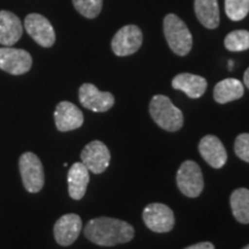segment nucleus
<instances>
[{
	"mask_svg": "<svg viewBox=\"0 0 249 249\" xmlns=\"http://www.w3.org/2000/svg\"><path fill=\"white\" fill-rule=\"evenodd\" d=\"M55 126L60 132H70L80 128L83 124V113L71 102H60L54 111Z\"/></svg>",
	"mask_w": 249,
	"mask_h": 249,
	"instance_id": "ddd939ff",
	"label": "nucleus"
},
{
	"mask_svg": "<svg viewBox=\"0 0 249 249\" xmlns=\"http://www.w3.org/2000/svg\"><path fill=\"white\" fill-rule=\"evenodd\" d=\"M225 12L232 21H240L249 13V0H225Z\"/></svg>",
	"mask_w": 249,
	"mask_h": 249,
	"instance_id": "4be33fe9",
	"label": "nucleus"
},
{
	"mask_svg": "<svg viewBox=\"0 0 249 249\" xmlns=\"http://www.w3.org/2000/svg\"><path fill=\"white\" fill-rule=\"evenodd\" d=\"M89 180V170L87 169L82 161L71 165L67 174V181L68 193L73 200H81L86 195Z\"/></svg>",
	"mask_w": 249,
	"mask_h": 249,
	"instance_id": "dca6fc26",
	"label": "nucleus"
},
{
	"mask_svg": "<svg viewBox=\"0 0 249 249\" xmlns=\"http://www.w3.org/2000/svg\"><path fill=\"white\" fill-rule=\"evenodd\" d=\"M73 5L85 18H95L101 13L103 0H73Z\"/></svg>",
	"mask_w": 249,
	"mask_h": 249,
	"instance_id": "5701e85b",
	"label": "nucleus"
},
{
	"mask_svg": "<svg viewBox=\"0 0 249 249\" xmlns=\"http://www.w3.org/2000/svg\"><path fill=\"white\" fill-rule=\"evenodd\" d=\"M185 249H214V246L211 244V242H198V244L196 245H193V246H189V247H187Z\"/></svg>",
	"mask_w": 249,
	"mask_h": 249,
	"instance_id": "393cba45",
	"label": "nucleus"
},
{
	"mask_svg": "<svg viewBox=\"0 0 249 249\" xmlns=\"http://www.w3.org/2000/svg\"><path fill=\"white\" fill-rule=\"evenodd\" d=\"M195 14L198 21L208 29L219 26V6L217 0H195Z\"/></svg>",
	"mask_w": 249,
	"mask_h": 249,
	"instance_id": "6ab92c4d",
	"label": "nucleus"
},
{
	"mask_svg": "<svg viewBox=\"0 0 249 249\" xmlns=\"http://www.w3.org/2000/svg\"><path fill=\"white\" fill-rule=\"evenodd\" d=\"M134 234V227L130 224L111 217L93 218L85 227L86 238L104 247L126 244L132 240Z\"/></svg>",
	"mask_w": 249,
	"mask_h": 249,
	"instance_id": "f257e3e1",
	"label": "nucleus"
},
{
	"mask_svg": "<svg viewBox=\"0 0 249 249\" xmlns=\"http://www.w3.org/2000/svg\"><path fill=\"white\" fill-rule=\"evenodd\" d=\"M177 185L187 197L200 196L204 187L203 174L200 166L193 160L183 161L177 172Z\"/></svg>",
	"mask_w": 249,
	"mask_h": 249,
	"instance_id": "39448f33",
	"label": "nucleus"
},
{
	"mask_svg": "<svg viewBox=\"0 0 249 249\" xmlns=\"http://www.w3.org/2000/svg\"><path fill=\"white\" fill-rule=\"evenodd\" d=\"M234 151L240 160L249 163V133H242L235 139Z\"/></svg>",
	"mask_w": 249,
	"mask_h": 249,
	"instance_id": "b1692460",
	"label": "nucleus"
},
{
	"mask_svg": "<svg viewBox=\"0 0 249 249\" xmlns=\"http://www.w3.org/2000/svg\"><path fill=\"white\" fill-rule=\"evenodd\" d=\"M24 188L29 193H38L44 187L45 176L42 161L34 152H24L18 160Z\"/></svg>",
	"mask_w": 249,
	"mask_h": 249,
	"instance_id": "20e7f679",
	"label": "nucleus"
},
{
	"mask_svg": "<svg viewBox=\"0 0 249 249\" xmlns=\"http://www.w3.org/2000/svg\"><path fill=\"white\" fill-rule=\"evenodd\" d=\"M81 160L89 172L101 174L105 172L110 165L111 154L107 145L102 141L95 140L83 148L81 152Z\"/></svg>",
	"mask_w": 249,
	"mask_h": 249,
	"instance_id": "6e6552de",
	"label": "nucleus"
},
{
	"mask_svg": "<svg viewBox=\"0 0 249 249\" xmlns=\"http://www.w3.org/2000/svg\"><path fill=\"white\" fill-rule=\"evenodd\" d=\"M244 82H245V86L249 89V67L247 68V71H246L244 74Z\"/></svg>",
	"mask_w": 249,
	"mask_h": 249,
	"instance_id": "a878e982",
	"label": "nucleus"
},
{
	"mask_svg": "<svg viewBox=\"0 0 249 249\" xmlns=\"http://www.w3.org/2000/svg\"><path fill=\"white\" fill-rule=\"evenodd\" d=\"M233 65H234V62H233L232 60H230V61H229V68H230V70H232Z\"/></svg>",
	"mask_w": 249,
	"mask_h": 249,
	"instance_id": "bb28decb",
	"label": "nucleus"
},
{
	"mask_svg": "<svg viewBox=\"0 0 249 249\" xmlns=\"http://www.w3.org/2000/svg\"><path fill=\"white\" fill-rule=\"evenodd\" d=\"M242 249H249V245H247V246H246V247H244Z\"/></svg>",
	"mask_w": 249,
	"mask_h": 249,
	"instance_id": "cd10ccee",
	"label": "nucleus"
},
{
	"mask_svg": "<svg viewBox=\"0 0 249 249\" xmlns=\"http://www.w3.org/2000/svg\"><path fill=\"white\" fill-rule=\"evenodd\" d=\"M22 23L17 15L8 11H0V44L14 45L22 37Z\"/></svg>",
	"mask_w": 249,
	"mask_h": 249,
	"instance_id": "2eb2a0df",
	"label": "nucleus"
},
{
	"mask_svg": "<svg viewBox=\"0 0 249 249\" xmlns=\"http://www.w3.org/2000/svg\"><path fill=\"white\" fill-rule=\"evenodd\" d=\"M172 87L176 90L185 92L191 98H200L203 96L208 87V82L204 77L195 74L181 73L174 76Z\"/></svg>",
	"mask_w": 249,
	"mask_h": 249,
	"instance_id": "f3484780",
	"label": "nucleus"
},
{
	"mask_svg": "<svg viewBox=\"0 0 249 249\" xmlns=\"http://www.w3.org/2000/svg\"><path fill=\"white\" fill-rule=\"evenodd\" d=\"M80 103L93 112H107L113 107L114 97L111 92L101 91L91 83H85L79 89Z\"/></svg>",
	"mask_w": 249,
	"mask_h": 249,
	"instance_id": "9b49d317",
	"label": "nucleus"
},
{
	"mask_svg": "<svg viewBox=\"0 0 249 249\" xmlns=\"http://www.w3.org/2000/svg\"><path fill=\"white\" fill-rule=\"evenodd\" d=\"M33 58L27 51L14 48L0 49V70L12 75H22L30 71Z\"/></svg>",
	"mask_w": 249,
	"mask_h": 249,
	"instance_id": "9d476101",
	"label": "nucleus"
},
{
	"mask_svg": "<svg viewBox=\"0 0 249 249\" xmlns=\"http://www.w3.org/2000/svg\"><path fill=\"white\" fill-rule=\"evenodd\" d=\"M24 28L37 44L43 48H51L55 42V33L52 24L40 14H29L24 18Z\"/></svg>",
	"mask_w": 249,
	"mask_h": 249,
	"instance_id": "1a4fd4ad",
	"label": "nucleus"
},
{
	"mask_svg": "<svg viewBox=\"0 0 249 249\" xmlns=\"http://www.w3.org/2000/svg\"><path fill=\"white\" fill-rule=\"evenodd\" d=\"M142 31L138 26L129 24L120 28L112 38L111 48L118 57L135 53L142 45Z\"/></svg>",
	"mask_w": 249,
	"mask_h": 249,
	"instance_id": "0eeeda50",
	"label": "nucleus"
},
{
	"mask_svg": "<svg viewBox=\"0 0 249 249\" xmlns=\"http://www.w3.org/2000/svg\"><path fill=\"white\" fill-rule=\"evenodd\" d=\"M230 204L235 219L241 224H249V189H235L230 197Z\"/></svg>",
	"mask_w": 249,
	"mask_h": 249,
	"instance_id": "aec40b11",
	"label": "nucleus"
},
{
	"mask_svg": "<svg viewBox=\"0 0 249 249\" xmlns=\"http://www.w3.org/2000/svg\"><path fill=\"white\" fill-rule=\"evenodd\" d=\"M224 45L229 51L241 52L249 49V31L234 30L225 37Z\"/></svg>",
	"mask_w": 249,
	"mask_h": 249,
	"instance_id": "412c9836",
	"label": "nucleus"
},
{
	"mask_svg": "<svg viewBox=\"0 0 249 249\" xmlns=\"http://www.w3.org/2000/svg\"><path fill=\"white\" fill-rule=\"evenodd\" d=\"M163 26L165 38L170 49L180 57L188 54L193 46V36L181 18L174 14H167Z\"/></svg>",
	"mask_w": 249,
	"mask_h": 249,
	"instance_id": "7ed1b4c3",
	"label": "nucleus"
},
{
	"mask_svg": "<svg viewBox=\"0 0 249 249\" xmlns=\"http://www.w3.org/2000/svg\"><path fill=\"white\" fill-rule=\"evenodd\" d=\"M245 93V88L241 81L238 79H225L218 82L213 89V98L219 104L236 101Z\"/></svg>",
	"mask_w": 249,
	"mask_h": 249,
	"instance_id": "a211bd4d",
	"label": "nucleus"
},
{
	"mask_svg": "<svg viewBox=\"0 0 249 249\" xmlns=\"http://www.w3.org/2000/svg\"><path fill=\"white\" fill-rule=\"evenodd\" d=\"M142 217L145 226L156 233L170 232L176 222L173 211L163 203L148 204L143 210Z\"/></svg>",
	"mask_w": 249,
	"mask_h": 249,
	"instance_id": "423d86ee",
	"label": "nucleus"
},
{
	"mask_svg": "<svg viewBox=\"0 0 249 249\" xmlns=\"http://www.w3.org/2000/svg\"><path fill=\"white\" fill-rule=\"evenodd\" d=\"M198 151L202 158L213 169H222L227 161V152L217 136L207 135L200 141Z\"/></svg>",
	"mask_w": 249,
	"mask_h": 249,
	"instance_id": "4468645a",
	"label": "nucleus"
},
{
	"mask_svg": "<svg viewBox=\"0 0 249 249\" xmlns=\"http://www.w3.org/2000/svg\"><path fill=\"white\" fill-rule=\"evenodd\" d=\"M82 230V220L79 214L67 213L55 222L53 227L54 239L60 246H71L79 238Z\"/></svg>",
	"mask_w": 249,
	"mask_h": 249,
	"instance_id": "f8f14e48",
	"label": "nucleus"
},
{
	"mask_svg": "<svg viewBox=\"0 0 249 249\" xmlns=\"http://www.w3.org/2000/svg\"><path fill=\"white\" fill-rule=\"evenodd\" d=\"M149 112L156 124L166 132H178L183 124V114L169 97L156 95L149 104Z\"/></svg>",
	"mask_w": 249,
	"mask_h": 249,
	"instance_id": "f03ea898",
	"label": "nucleus"
}]
</instances>
